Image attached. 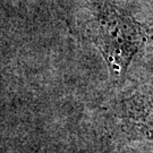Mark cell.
<instances>
[{
  "label": "cell",
  "instance_id": "1",
  "mask_svg": "<svg viewBox=\"0 0 153 153\" xmlns=\"http://www.w3.org/2000/svg\"><path fill=\"white\" fill-rule=\"evenodd\" d=\"M88 32L110 68L117 74L127 69L145 39L141 24L110 1L94 5Z\"/></svg>",
  "mask_w": 153,
  "mask_h": 153
}]
</instances>
